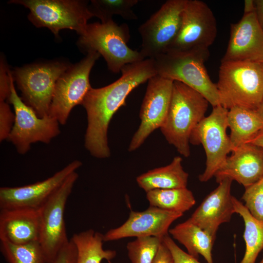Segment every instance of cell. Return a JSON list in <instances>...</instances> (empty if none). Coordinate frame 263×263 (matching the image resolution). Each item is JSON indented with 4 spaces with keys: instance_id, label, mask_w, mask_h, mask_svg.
Listing matches in <instances>:
<instances>
[{
    "instance_id": "obj_1",
    "label": "cell",
    "mask_w": 263,
    "mask_h": 263,
    "mask_svg": "<svg viewBox=\"0 0 263 263\" xmlns=\"http://www.w3.org/2000/svg\"><path fill=\"white\" fill-rule=\"evenodd\" d=\"M121 73V76L110 84L99 88L92 87L81 104L87 119L84 146L96 158H107L111 155L108 132L114 114L125 104L132 90L157 75L153 58L127 64Z\"/></svg>"
},
{
    "instance_id": "obj_2",
    "label": "cell",
    "mask_w": 263,
    "mask_h": 263,
    "mask_svg": "<svg viewBox=\"0 0 263 263\" xmlns=\"http://www.w3.org/2000/svg\"><path fill=\"white\" fill-rule=\"evenodd\" d=\"M208 103L197 91L181 82L173 81L169 111L160 129L168 142L185 157L190 154V135L206 117Z\"/></svg>"
},
{
    "instance_id": "obj_3",
    "label": "cell",
    "mask_w": 263,
    "mask_h": 263,
    "mask_svg": "<svg viewBox=\"0 0 263 263\" xmlns=\"http://www.w3.org/2000/svg\"><path fill=\"white\" fill-rule=\"evenodd\" d=\"M216 85L224 108L256 111L263 97V62L221 61Z\"/></svg>"
},
{
    "instance_id": "obj_4",
    "label": "cell",
    "mask_w": 263,
    "mask_h": 263,
    "mask_svg": "<svg viewBox=\"0 0 263 263\" xmlns=\"http://www.w3.org/2000/svg\"><path fill=\"white\" fill-rule=\"evenodd\" d=\"M209 56L207 49L166 52L154 58L157 75L195 90L213 107L221 105L216 84L211 81L205 66Z\"/></svg>"
},
{
    "instance_id": "obj_5",
    "label": "cell",
    "mask_w": 263,
    "mask_h": 263,
    "mask_svg": "<svg viewBox=\"0 0 263 263\" xmlns=\"http://www.w3.org/2000/svg\"><path fill=\"white\" fill-rule=\"evenodd\" d=\"M79 36V47L87 53H98L112 73L121 72L125 65L145 59L140 51L128 46L130 35L126 24L118 25L113 19L105 23H90Z\"/></svg>"
},
{
    "instance_id": "obj_6",
    "label": "cell",
    "mask_w": 263,
    "mask_h": 263,
    "mask_svg": "<svg viewBox=\"0 0 263 263\" xmlns=\"http://www.w3.org/2000/svg\"><path fill=\"white\" fill-rule=\"evenodd\" d=\"M30 10L29 20L37 27H47L57 37L60 30L69 29L79 35L93 17L89 1L79 0H13Z\"/></svg>"
},
{
    "instance_id": "obj_7",
    "label": "cell",
    "mask_w": 263,
    "mask_h": 263,
    "mask_svg": "<svg viewBox=\"0 0 263 263\" xmlns=\"http://www.w3.org/2000/svg\"><path fill=\"white\" fill-rule=\"evenodd\" d=\"M10 93L7 99L14 107L15 122L8 140L15 147L18 152L24 154L32 144L42 142L49 144L60 132L59 123L49 115L39 117L35 111L27 105L16 92L13 75L8 70Z\"/></svg>"
},
{
    "instance_id": "obj_8",
    "label": "cell",
    "mask_w": 263,
    "mask_h": 263,
    "mask_svg": "<svg viewBox=\"0 0 263 263\" xmlns=\"http://www.w3.org/2000/svg\"><path fill=\"white\" fill-rule=\"evenodd\" d=\"M78 178L72 173L38 210L40 219L39 243L46 263H56L63 248L70 242L67 235L64 212L67 201Z\"/></svg>"
},
{
    "instance_id": "obj_9",
    "label": "cell",
    "mask_w": 263,
    "mask_h": 263,
    "mask_svg": "<svg viewBox=\"0 0 263 263\" xmlns=\"http://www.w3.org/2000/svg\"><path fill=\"white\" fill-rule=\"evenodd\" d=\"M228 111L222 105L213 107L210 114L197 125L190 135L189 143L202 145L206 153V168L199 176L201 182H207L214 176L232 150L226 133Z\"/></svg>"
},
{
    "instance_id": "obj_10",
    "label": "cell",
    "mask_w": 263,
    "mask_h": 263,
    "mask_svg": "<svg viewBox=\"0 0 263 263\" xmlns=\"http://www.w3.org/2000/svg\"><path fill=\"white\" fill-rule=\"evenodd\" d=\"M69 65L60 62L16 69L13 75L22 100L40 117L49 115L56 81Z\"/></svg>"
},
{
    "instance_id": "obj_11",
    "label": "cell",
    "mask_w": 263,
    "mask_h": 263,
    "mask_svg": "<svg viewBox=\"0 0 263 263\" xmlns=\"http://www.w3.org/2000/svg\"><path fill=\"white\" fill-rule=\"evenodd\" d=\"M100 55L96 52L87 53L77 63L69 66L56 81L49 115L65 125L72 110L81 104L92 88L90 72Z\"/></svg>"
},
{
    "instance_id": "obj_12",
    "label": "cell",
    "mask_w": 263,
    "mask_h": 263,
    "mask_svg": "<svg viewBox=\"0 0 263 263\" xmlns=\"http://www.w3.org/2000/svg\"><path fill=\"white\" fill-rule=\"evenodd\" d=\"M186 0L166 1L139 26L140 52L145 59H154L167 52L179 31Z\"/></svg>"
},
{
    "instance_id": "obj_13",
    "label": "cell",
    "mask_w": 263,
    "mask_h": 263,
    "mask_svg": "<svg viewBox=\"0 0 263 263\" xmlns=\"http://www.w3.org/2000/svg\"><path fill=\"white\" fill-rule=\"evenodd\" d=\"M217 32L216 20L208 5L200 0H187L179 31L166 52L208 49Z\"/></svg>"
},
{
    "instance_id": "obj_14",
    "label": "cell",
    "mask_w": 263,
    "mask_h": 263,
    "mask_svg": "<svg viewBox=\"0 0 263 263\" xmlns=\"http://www.w3.org/2000/svg\"><path fill=\"white\" fill-rule=\"evenodd\" d=\"M173 81L158 75L148 81L140 110V124L131 141L129 151L139 148L153 131L163 124L169 107Z\"/></svg>"
},
{
    "instance_id": "obj_15",
    "label": "cell",
    "mask_w": 263,
    "mask_h": 263,
    "mask_svg": "<svg viewBox=\"0 0 263 263\" xmlns=\"http://www.w3.org/2000/svg\"><path fill=\"white\" fill-rule=\"evenodd\" d=\"M75 160L52 176L35 183L0 188V208H25L39 210L66 179L82 166Z\"/></svg>"
},
{
    "instance_id": "obj_16",
    "label": "cell",
    "mask_w": 263,
    "mask_h": 263,
    "mask_svg": "<svg viewBox=\"0 0 263 263\" xmlns=\"http://www.w3.org/2000/svg\"><path fill=\"white\" fill-rule=\"evenodd\" d=\"M183 215L150 206L141 212L131 210L123 225L103 234V240L104 242H111L132 237L163 238L168 234L171 224Z\"/></svg>"
},
{
    "instance_id": "obj_17",
    "label": "cell",
    "mask_w": 263,
    "mask_h": 263,
    "mask_svg": "<svg viewBox=\"0 0 263 263\" xmlns=\"http://www.w3.org/2000/svg\"><path fill=\"white\" fill-rule=\"evenodd\" d=\"M263 62V30L255 12L244 14L230 27V38L221 61Z\"/></svg>"
},
{
    "instance_id": "obj_18",
    "label": "cell",
    "mask_w": 263,
    "mask_h": 263,
    "mask_svg": "<svg viewBox=\"0 0 263 263\" xmlns=\"http://www.w3.org/2000/svg\"><path fill=\"white\" fill-rule=\"evenodd\" d=\"M217 183L236 181L245 188L263 177V148L247 143L233 149L214 175Z\"/></svg>"
},
{
    "instance_id": "obj_19",
    "label": "cell",
    "mask_w": 263,
    "mask_h": 263,
    "mask_svg": "<svg viewBox=\"0 0 263 263\" xmlns=\"http://www.w3.org/2000/svg\"><path fill=\"white\" fill-rule=\"evenodd\" d=\"M232 181L225 179L204 199L188 219L215 239L220 225L235 213L231 195Z\"/></svg>"
},
{
    "instance_id": "obj_20",
    "label": "cell",
    "mask_w": 263,
    "mask_h": 263,
    "mask_svg": "<svg viewBox=\"0 0 263 263\" xmlns=\"http://www.w3.org/2000/svg\"><path fill=\"white\" fill-rule=\"evenodd\" d=\"M40 230L38 210L25 208L0 209V241L17 245L39 242Z\"/></svg>"
},
{
    "instance_id": "obj_21",
    "label": "cell",
    "mask_w": 263,
    "mask_h": 263,
    "mask_svg": "<svg viewBox=\"0 0 263 263\" xmlns=\"http://www.w3.org/2000/svg\"><path fill=\"white\" fill-rule=\"evenodd\" d=\"M182 162L180 156H176L168 165L139 175L137 183L146 192L157 189L187 188L188 174L183 169Z\"/></svg>"
},
{
    "instance_id": "obj_22",
    "label": "cell",
    "mask_w": 263,
    "mask_h": 263,
    "mask_svg": "<svg viewBox=\"0 0 263 263\" xmlns=\"http://www.w3.org/2000/svg\"><path fill=\"white\" fill-rule=\"evenodd\" d=\"M169 232L189 254L197 259L200 255L207 263H213L212 249L215 239L189 219L169 229Z\"/></svg>"
},
{
    "instance_id": "obj_23",
    "label": "cell",
    "mask_w": 263,
    "mask_h": 263,
    "mask_svg": "<svg viewBox=\"0 0 263 263\" xmlns=\"http://www.w3.org/2000/svg\"><path fill=\"white\" fill-rule=\"evenodd\" d=\"M232 150L252 139L263 128V119L256 111L235 107L227 114Z\"/></svg>"
},
{
    "instance_id": "obj_24",
    "label": "cell",
    "mask_w": 263,
    "mask_h": 263,
    "mask_svg": "<svg viewBox=\"0 0 263 263\" xmlns=\"http://www.w3.org/2000/svg\"><path fill=\"white\" fill-rule=\"evenodd\" d=\"M77 250L76 263H101L110 261L116 255L115 250L104 249L103 234L90 229L75 233L71 238Z\"/></svg>"
},
{
    "instance_id": "obj_25",
    "label": "cell",
    "mask_w": 263,
    "mask_h": 263,
    "mask_svg": "<svg viewBox=\"0 0 263 263\" xmlns=\"http://www.w3.org/2000/svg\"><path fill=\"white\" fill-rule=\"evenodd\" d=\"M232 201L235 213L242 217L244 224L243 238L245 251L240 263H255L263 249V221L254 218L245 206L234 196Z\"/></svg>"
},
{
    "instance_id": "obj_26",
    "label": "cell",
    "mask_w": 263,
    "mask_h": 263,
    "mask_svg": "<svg viewBox=\"0 0 263 263\" xmlns=\"http://www.w3.org/2000/svg\"><path fill=\"white\" fill-rule=\"evenodd\" d=\"M146 198L150 206L183 214L196 203L187 188L153 189L146 192Z\"/></svg>"
},
{
    "instance_id": "obj_27",
    "label": "cell",
    "mask_w": 263,
    "mask_h": 263,
    "mask_svg": "<svg viewBox=\"0 0 263 263\" xmlns=\"http://www.w3.org/2000/svg\"><path fill=\"white\" fill-rule=\"evenodd\" d=\"M138 0H92L89 9L93 15L102 23L111 20L113 15L121 16L126 20H136L138 17L133 11Z\"/></svg>"
},
{
    "instance_id": "obj_28",
    "label": "cell",
    "mask_w": 263,
    "mask_h": 263,
    "mask_svg": "<svg viewBox=\"0 0 263 263\" xmlns=\"http://www.w3.org/2000/svg\"><path fill=\"white\" fill-rule=\"evenodd\" d=\"M0 250L7 263H46L38 242L17 245L0 241Z\"/></svg>"
},
{
    "instance_id": "obj_29",
    "label": "cell",
    "mask_w": 263,
    "mask_h": 263,
    "mask_svg": "<svg viewBox=\"0 0 263 263\" xmlns=\"http://www.w3.org/2000/svg\"><path fill=\"white\" fill-rule=\"evenodd\" d=\"M163 238L141 237L128 243L127 249L132 263H152Z\"/></svg>"
},
{
    "instance_id": "obj_30",
    "label": "cell",
    "mask_w": 263,
    "mask_h": 263,
    "mask_svg": "<svg viewBox=\"0 0 263 263\" xmlns=\"http://www.w3.org/2000/svg\"><path fill=\"white\" fill-rule=\"evenodd\" d=\"M245 189L242 197L244 205L254 218L263 221V177Z\"/></svg>"
},
{
    "instance_id": "obj_31",
    "label": "cell",
    "mask_w": 263,
    "mask_h": 263,
    "mask_svg": "<svg viewBox=\"0 0 263 263\" xmlns=\"http://www.w3.org/2000/svg\"><path fill=\"white\" fill-rule=\"evenodd\" d=\"M15 115L9 105L0 101V141L8 140L15 122Z\"/></svg>"
},
{
    "instance_id": "obj_32",
    "label": "cell",
    "mask_w": 263,
    "mask_h": 263,
    "mask_svg": "<svg viewBox=\"0 0 263 263\" xmlns=\"http://www.w3.org/2000/svg\"><path fill=\"white\" fill-rule=\"evenodd\" d=\"M163 241L170 250L174 263H201L198 259L180 248L168 234L163 237Z\"/></svg>"
},
{
    "instance_id": "obj_33",
    "label": "cell",
    "mask_w": 263,
    "mask_h": 263,
    "mask_svg": "<svg viewBox=\"0 0 263 263\" xmlns=\"http://www.w3.org/2000/svg\"><path fill=\"white\" fill-rule=\"evenodd\" d=\"M77 250L70 239L69 243L59 253L56 263H76Z\"/></svg>"
},
{
    "instance_id": "obj_34",
    "label": "cell",
    "mask_w": 263,
    "mask_h": 263,
    "mask_svg": "<svg viewBox=\"0 0 263 263\" xmlns=\"http://www.w3.org/2000/svg\"><path fill=\"white\" fill-rule=\"evenodd\" d=\"M0 81V101H5L8 99L10 93V77L8 70L1 64Z\"/></svg>"
},
{
    "instance_id": "obj_35",
    "label": "cell",
    "mask_w": 263,
    "mask_h": 263,
    "mask_svg": "<svg viewBox=\"0 0 263 263\" xmlns=\"http://www.w3.org/2000/svg\"><path fill=\"white\" fill-rule=\"evenodd\" d=\"M152 263H174L172 255L163 241L160 244Z\"/></svg>"
},
{
    "instance_id": "obj_36",
    "label": "cell",
    "mask_w": 263,
    "mask_h": 263,
    "mask_svg": "<svg viewBox=\"0 0 263 263\" xmlns=\"http://www.w3.org/2000/svg\"><path fill=\"white\" fill-rule=\"evenodd\" d=\"M255 3V13L258 21L263 30V0H256Z\"/></svg>"
},
{
    "instance_id": "obj_37",
    "label": "cell",
    "mask_w": 263,
    "mask_h": 263,
    "mask_svg": "<svg viewBox=\"0 0 263 263\" xmlns=\"http://www.w3.org/2000/svg\"><path fill=\"white\" fill-rule=\"evenodd\" d=\"M247 143L263 148V128Z\"/></svg>"
},
{
    "instance_id": "obj_38",
    "label": "cell",
    "mask_w": 263,
    "mask_h": 263,
    "mask_svg": "<svg viewBox=\"0 0 263 263\" xmlns=\"http://www.w3.org/2000/svg\"><path fill=\"white\" fill-rule=\"evenodd\" d=\"M244 14H247L255 12V0H245L244 1Z\"/></svg>"
},
{
    "instance_id": "obj_39",
    "label": "cell",
    "mask_w": 263,
    "mask_h": 263,
    "mask_svg": "<svg viewBox=\"0 0 263 263\" xmlns=\"http://www.w3.org/2000/svg\"><path fill=\"white\" fill-rule=\"evenodd\" d=\"M256 111L259 115L263 119V97Z\"/></svg>"
},
{
    "instance_id": "obj_40",
    "label": "cell",
    "mask_w": 263,
    "mask_h": 263,
    "mask_svg": "<svg viewBox=\"0 0 263 263\" xmlns=\"http://www.w3.org/2000/svg\"><path fill=\"white\" fill-rule=\"evenodd\" d=\"M258 263H263V255L262 259H261V260Z\"/></svg>"
}]
</instances>
